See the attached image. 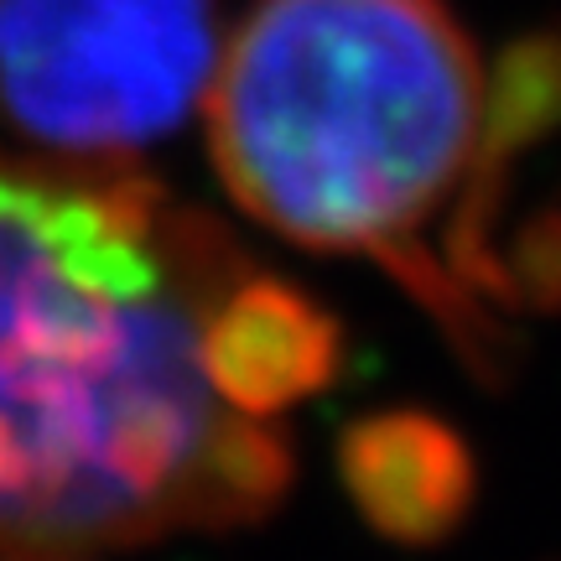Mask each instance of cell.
<instances>
[{
    "mask_svg": "<svg viewBox=\"0 0 561 561\" xmlns=\"http://www.w3.org/2000/svg\"><path fill=\"white\" fill-rule=\"evenodd\" d=\"M219 62L214 0H0V115L79 161L172 136Z\"/></svg>",
    "mask_w": 561,
    "mask_h": 561,
    "instance_id": "obj_3",
    "label": "cell"
},
{
    "mask_svg": "<svg viewBox=\"0 0 561 561\" xmlns=\"http://www.w3.org/2000/svg\"><path fill=\"white\" fill-rule=\"evenodd\" d=\"M250 271L146 172L0 157V561L244 525L291 489V442L214 364Z\"/></svg>",
    "mask_w": 561,
    "mask_h": 561,
    "instance_id": "obj_1",
    "label": "cell"
},
{
    "mask_svg": "<svg viewBox=\"0 0 561 561\" xmlns=\"http://www.w3.org/2000/svg\"><path fill=\"white\" fill-rule=\"evenodd\" d=\"M339 468L364 520L385 541H447L473 504V458L453 426L421 411H380L339 442Z\"/></svg>",
    "mask_w": 561,
    "mask_h": 561,
    "instance_id": "obj_4",
    "label": "cell"
},
{
    "mask_svg": "<svg viewBox=\"0 0 561 561\" xmlns=\"http://www.w3.org/2000/svg\"><path fill=\"white\" fill-rule=\"evenodd\" d=\"M208 140L250 219L385 265L479 375L510 364L500 214L525 151L442 0H255L214 62Z\"/></svg>",
    "mask_w": 561,
    "mask_h": 561,
    "instance_id": "obj_2",
    "label": "cell"
}]
</instances>
